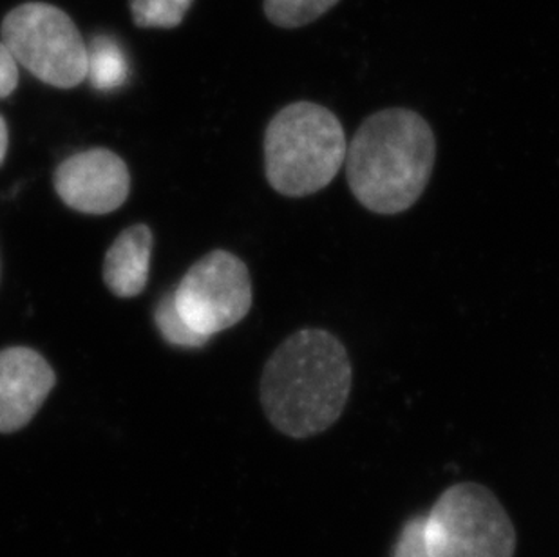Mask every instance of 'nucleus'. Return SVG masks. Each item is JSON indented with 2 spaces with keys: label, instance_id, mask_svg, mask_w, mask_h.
Here are the masks:
<instances>
[{
  "label": "nucleus",
  "instance_id": "nucleus-2",
  "mask_svg": "<svg viewBox=\"0 0 559 557\" xmlns=\"http://www.w3.org/2000/svg\"><path fill=\"white\" fill-rule=\"evenodd\" d=\"M437 140L423 115L388 107L368 116L346 149L349 189L360 205L395 216L412 209L433 174Z\"/></svg>",
  "mask_w": 559,
  "mask_h": 557
},
{
  "label": "nucleus",
  "instance_id": "nucleus-1",
  "mask_svg": "<svg viewBox=\"0 0 559 557\" xmlns=\"http://www.w3.org/2000/svg\"><path fill=\"white\" fill-rule=\"evenodd\" d=\"M354 382L348 352L326 330L292 333L272 353L261 375V404L270 424L305 440L326 431L343 415Z\"/></svg>",
  "mask_w": 559,
  "mask_h": 557
},
{
  "label": "nucleus",
  "instance_id": "nucleus-13",
  "mask_svg": "<svg viewBox=\"0 0 559 557\" xmlns=\"http://www.w3.org/2000/svg\"><path fill=\"white\" fill-rule=\"evenodd\" d=\"M154 321L158 327L159 333L169 344L180 347H201L205 346L209 339L190 330L189 324L183 321L180 311L176 308L175 292L165 295L159 300L156 310H154Z\"/></svg>",
  "mask_w": 559,
  "mask_h": 557
},
{
  "label": "nucleus",
  "instance_id": "nucleus-16",
  "mask_svg": "<svg viewBox=\"0 0 559 557\" xmlns=\"http://www.w3.org/2000/svg\"><path fill=\"white\" fill-rule=\"evenodd\" d=\"M5 153H8V126L4 118L0 116V164L4 162Z\"/></svg>",
  "mask_w": 559,
  "mask_h": 557
},
{
  "label": "nucleus",
  "instance_id": "nucleus-15",
  "mask_svg": "<svg viewBox=\"0 0 559 557\" xmlns=\"http://www.w3.org/2000/svg\"><path fill=\"white\" fill-rule=\"evenodd\" d=\"M19 85V66L10 49L0 43V98L10 96Z\"/></svg>",
  "mask_w": 559,
  "mask_h": 557
},
{
  "label": "nucleus",
  "instance_id": "nucleus-12",
  "mask_svg": "<svg viewBox=\"0 0 559 557\" xmlns=\"http://www.w3.org/2000/svg\"><path fill=\"white\" fill-rule=\"evenodd\" d=\"M194 0H131L132 21L138 27L173 29L180 26Z\"/></svg>",
  "mask_w": 559,
  "mask_h": 557
},
{
  "label": "nucleus",
  "instance_id": "nucleus-11",
  "mask_svg": "<svg viewBox=\"0 0 559 557\" xmlns=\"http://www.w3.org/2000/svg\"><path fill=\"white\" fill-rule=\"evenodd\" d=\"M341 0H263L264 15L274 26L297 29L319 21Z\"/></svg>",
  "mask_w": 559,
  "mask_h": 557
},
{
  "label": "nucleus",
  "instance_id": "nucleus-6",
  "mask_svg": "<svg viewBox=\"0 0 559 557\" xmlns=\"http://www.w3.org/2000/svg\"><path fill=\"white\" fill-rule=\"evenodd\" d=\"M175 303L190 330L211 341V336L236 327L249 316L252 308L249 269L227 250L206 253L181 278Z\"/></svg>",
  "mask_w": 559,
  "mask_h": 557
},
{
  "label": "nucleus",
  "instance_id": "nucleus-5",
  "mask_svg": "<svg viewBox=\"0 0 559 557\" xmlns=\"http://www.w3.org/2000/svg\"><path fill=\"white\" fill-rule=\"evenodd\" d=\"M2 43L16 63L44 84L71 90L87 76V46L79 27L62 10L27 2L11 10L2 22Z\"/></svg>",
  "mask_w": 559,
  "mask_h": 557
},
{
  "label": "nucleus",
  "instance_id": "nucleus-8",
  "mask_svg": "<svg viewBox=\"0 0 559 557\" xmlns=\"http://www.w3.org/2000/svg\"><path fill=\"white\" fill-rule=\"evenodd\" d=\"M57 377L48 360L32 347L0 352V432L21 431L37 415Z\"/></svg>",
  "mask_w": 559,
  "mask_h": 557
},
{
  "label": "nucleus",
  "instance_id": "nucleus-10",
  "mask_svg": "<svg viewBox=\"0 0 559 557\" xmlns=\"http://www.w3.org/2000/svg\"><path fill=\"white\" fill-rule=\"evenodd\" d=\"M98 91H115L129 79V62L122 46L115 38L100 35L87 48V76Z\"/></svg>",
  "mask_w": 559,
  "mask_h": 557
},
{
  "label": "nucleus",
  "instance_id": "nucleus-7",
  "mask_svg": "<svg viewBox=\"0 0 559 557\" xmlns=\"http://www.w3.org/2000/svg\"><path fill=\"white\" fill-rule=\"evenodd\" d=\"M53 181L69 209L95 216L118 211L131 189L126 162L107 149L74 154L57 168Z\"/></svg>",
  "mask_w": 559,
  "mask_h": 557
},
{
  "label": "nucleus",
  "instance_id": "nucleus-9",
  "mask_svg": "<svg viewBox=\"0 0 559 557\" xmlns=\"http://www.w3.org/2000/svg\"><path fill=\"white\" fill-rule=\"evenodd\" d=\"M153 232L147 225H132L107 250L104 281L112 295L129 299L142 294L148 281Z\"/></svg>",
  "mask_w": 559,
  "mask_h": 557
},
{
  "label": "nucleus",
  "instance_id": "nucleus-4",
  "mask_svg": "<svg viewBox=\"0 0 559 557\" xmlns=\"http://www.w3.org/2000/svg\"><path fill=\"white\" fill-rule=\"evenodd\" d=\"M429 557H514L516 531L491 490L449 487L426 515Z\"/></svg>",
  "mask_w": 559,
  "mask_h": 557
},
{
  "label": "nucleus",
  "instance_id": "nucleus-3",
  "mask_svg": "<svg viewBox=\"0 0 559 557\" xmlns=\"http://www.w3.org/2000/svg\"><path fill=\"white\" fill-rule=\"evenodd\" d=\"M264 173L286 198H307L332 183L346 159V134L335 112L316 102H294L264 131Z\"/></svg>",
  "mask_w": 559,
  "mask_h": 557
},
{
  "label": "nucleus",
  "instance_id": "nucleus-14",
  "mask_svg": "<svg viewBox=\"0 0 559 557\" xmlns=\"http://www.w3.org/2000/svg\"><path fill=\"white\" fill-rule=\"evenodd\" d=\"M391 557H429L426 515H415L402 529Z\"/></svg>",
  "mask_w": 559,
  "mask_h": 557
}]
</instances>
